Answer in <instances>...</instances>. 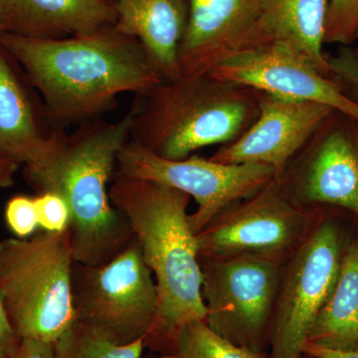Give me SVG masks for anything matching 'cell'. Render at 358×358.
<instances>
[{"label":"cell","mask_w":358,"mask_h":358,"mask_svg":"<svg viewBox=\"0 0 358 358\" xmlns=\"http://www.w3.org/2000/svg\"><path fill=\"white\" fill-rule=\"evenodd\" d=\"M0 45L39 92L51 129L98 120L121 94L143 95L164 82L140 42L115 26L58 39L4 32Z\"/></svg>","instance_id":"1"},{"label":"cell","mask_w":358,"mask_h":358,"mask_svg":"<svg viewBox=\"0 0 358 358\" xmlns=\"http://www.w3.org/2000/svg\"><path fill=\"white\" fill-rule=\"evenodd\" d=\"M154 275L159 308L145 348L164 355L179 331L206 319L196 235L188 220L190 196L154 180L117 174L110 187Z\"/></svg>","instance_id":"2"},{"label":"cell","mask_w":358,"mask_h":358,"mask_svg":"<svg viewBox=\"0 0 358 358\" xmlns=\"http://www.w3.org/2000/svg\"><path fill=\"white\" fill-rule=\"evenodd\" d=\"M131 113L115 122L80 124L72 134L59 129L50 159L26 169L40 193H57L70 209L68 231L75 262L102 265L134 239L131 226L110 199V179L117 154L131 140Z\"/></svg>","instance_id":"3"},{"label":"cell","mask_w":358,"mask_h":358,"mask_svg":"<svg viewBox=\"0 0 358 358\" xmlns=\"http://www.w3.org/2000/svg\"><path fill=\"white\" fill-rule=\"evenodd\" d=\"M260 91L211 75L181 76L136 96L131 140L167 159L233 143L259 115Z\"/></svg>","instance_id":"4"},{"label":"cell","mask_w":358,"mask_h":358,"mask_svg":"<svg viewBox=\"0 0 358 358\" xmlns=\"http://www.w3.org/2000/svg\"><path fill=\"white\" fill-rule=\"evenodd\" d=\"M68 228L0 241V296L18 338L55 343L74 324Z\"/></svg>","instance_id":"5"},{"label":"cell","mask_w":358,"mask_h":358,"mask_svg":"<svg viewBox=\"0 0 358 358\" xmlns=\"http://www.w3.org/2000/svg\"><path fill=\"white\" fill-rule=\"evenodd\" d=\"M207 326L226 341L266 352L282 264L252 255H199Z\"/></svg>","instance_id":"6"},{"label":"cell","mask_w":358,"mask_h":358,"mask_svg":"<svg viewBox=\"0 0 358 358\" xmlns=\"http://www.w3.org/2000/svg\"><path fill=\"white\" fill-rule=\"evenodd\" d=\"M72 293L77 322L95 327L120 345L145 339L154 326L159 294L136 238L109 262H75Z\"/></svg>","instance_id":"7"},{"label":"cell","mask_w":358,"mask_h":358,"mask_svg":"<svg viewBox=\"0 0 358 358\" xmlns=\"http://www.w3.org/2000/svg\"><path fill=\"white\" fill-rule=\"evenodd\" d=\"M345 240L320 209L310 234L282 266L270 338V358H303L313 322L334 288Z\"/></svg>","instance_id":"8"},{"label":"cell","mask_w":358,"mask_h":358,"mask_svg":"<svg viewBox=\"0 0 358 358\" xmlns=\"http://www.w3.org/2000/svg\"><path fill=\"white\" fill-rule=\"evenodd\" d=\"M320 209L294 203L274 178L196 234L199 255L258 256L284 265L310 234Z\"/></svg>","instance_id":"9"},{"label":"cell","mask_w":358,"mask_h":358,"mask_svg":"<svg viewBox=\"0 0 358 358\" xmlns=\"http://www.w3.org/2000/svg\"><path fill=\"white\" fill-rule=\"evenodd\" d=\"M117 164V174L157 181L192 197L197 208L188 220L195 235L226 207L277 178L275 169L265 164H224L193 155L164 159L131 140L120 150Z\"/></svg>","instance_id":"10"},{"label":"cell","mask_w":358,"mask_h":358,"mask_svg":"<svg viewBox=\"0 0 358 358\" xmlns=\"http://www.w3.org/2000/svg\"><path fill=\"white\" fill-rule=\"evenodd\" d=\"M277 179L296 205L358 218V122L334 110Z\"/></svg>","instance_id":"11"},{"label":"cell","mask_w":358,"mask_h":358,"mask_svg":"<svg viewBox=\"0 0 358 358\" xmlns=\"http://www.w3.org/2000/svg\"><path fill=\"white\" fill-rule=\"evenodd\" d=\"M208 74L265 93L324 103L358 122L357 103L346 98L331 79L287 42H271L238 52Z\"/></svg>","instance_id":"12"},{"label":"cell","mask_w":358,"mask_h":358,"mask_svg":"<svg viewBox=\"0 0 358 358\" xmlns=\"http://www.w3.org/2000/svg\"><path fill=\"white\" fill-rule=\"evenodd\" d=\"M333 110L324 103L260 92L256 121L210 159L224 164H265L278 178Z\"/></svg>","instance_id":"13"},{"label":"cell","mask_w":358,"mask_h":358,"mask_svg":"<svg viewBox=\"0 0 358 358\" xmlns=\"http://www.w3.org/2000/svg\"><path fill=\"white\" fill-rule=\"evenodd\" d=\"M188 20L179 50L182 76L208 74L248 47L260 0H186Z\"/></svg>","instance_id":"14"},{"label":"cell","mask_w":358,"mask_h":358,"mask_svg":"<svg viewBox=\"0 0 358 358\" xmlns=\"http://www.w3.org/2000/svg\"><path fill=\"white\" fill-rule=\"evenodd\" d=\"M115 27L133 37L164 82L182 76L179 50L187 26L186 0H115Z\"/></svg>","instance_id":"15"},{"label":"cell","mask_w":358,"mask_h":358,"mask_svg":"<svg viewBox=\"0 0 358 358\" xmlns=\"http://www.w3.org/2000/svg\"><path fill=\"white\" fill-rule=\"evenodd\" d=\"M9 57L0 45V157L39 169L55 152L59 129L42 126Z\"/></svg>","instance_id":"16"},{"label":"cell","mask_w":358,"mask_h":358,"mask_svg":"<svg viewBox=\"0 0 358 358\" xmlns=\"http://www.w3.org/2000/svg\"><path fill=\"white\" fill-rule=\"evenodd\" d=\"M117 22L110 0H10L7 32L58 39L93 34Z\"/></svg>","instance_id":"17"},{"label":"cell","mask_w":358,"mask_h":358,"mask_svg":"<svg viewBox=\"0 0 358 358\" xmlns=\"http://www.w3.org/2000/svg\"><path fill=\"white\" fill-rule=\"evenodd\" d=\"M327 6L329 0H260L258 20L245 50L271 42H287L329 79L324 52Z\"/></svg>","instance_id":"18"},{"label":"cell","mask_w":358,"mask_h":358,"mask_svg":"<svg viewBox=\"0 0 358 358\" xmlns=\"http://www.w3.org/2000/svg\"><path fill=\"white\" fill-rule=\"evenodd\" d=\"M307 343L341 352L358 350V239L345 245L338 280Z\"/></svg>","instance_id":"19"},{"label":"cell","mask_w":358,"mask_h":358,"mask_svg":"<svg viewBox=\"0 0 358 358\" xmlns=\"http://www.w3.org/2000/svg\"><path fill=\"white\" fill-rule=\"evenodd\" d=\"M53 348L54 358H141L145 346V339L120 345L95 327L76 320Z\"/></svg>","instance_id":"20"},{"label":"cell","mask_w":358,"mask_h":358,"mask_svg":"<svg viewBox=\"0 0 358 358\" xmlns=\"http://www.w3.org/2000/svg\"><path fill=\"white\" fill-rule=\"evenodd\" d=\"M160 358H270V355L234 345L214 333L204 320H195L179 331Z\"/></svg>","instance_id":"21"},{"label":"cell","mask_w":358,"mask_h":358,"mask_svg":"<svg viewBox=\"0 0 358 358\" xmlns=\"http://www.w3.org/2000/svg\"><path fill=\"white\" fill-rule=\"evenodd\" d=\"M358 29V0H329L324 44L352 46Z\"/></svg>","instance_id":"22"},{"label":"cell","mask_w":358,"mask_h":358,"mask_svg":"<svg viewBox=\"0 0 358 358\" xmlns=\"http://www.w3.org/2000/svg\"><path fill=\"white\" fill-rule=\"evenodd\" d=\"M329 79L339 91L358 106V59L352 46H339L338 50L327 56Z\"/></svg>","instance_id":"23"},{"label":"cell","mask_w":358,"mask_h":358,"mask_svg":"<svg viewBox=\"0 0 358 358\" xmlns=\"http://www.w3.org/2000/svg\"><path fill=\"white\" fill-rule=\"evenodd\" d=\"M6 218L7 225L16 236H29L39 226L35 199L25 195L13 197L6 205Z\"/></svg>","instance_id":"24"},{"label":"cell","mask_w":358,"mask_h":358,"mask_svg":"<svg viewBox=\"0 0 358 358\" xmlns=\"http://www.w3.org/2000/svg\"><path fill=\"white\" fill-rule=\"evenodd\" d=\"M39 226L47 232H61L68 227L70 209L67 202L57 193L43 192L35 197Z\"/></svg>","instance_id":"25"},{"label":"cell","mask_w":358,"mask_h":358,"mask_svg":"<svg viewBox=\"0 0 358 358\" xmlns=\"http://www.w3.org/2000/svg\"><path fill=\"white\" fill-rule=\"evenodd\" d=\"M21 339L14 331L3 301L0 296V358H10L20 345Z\"/></svg>","instance_id":"26"},{"label":"cell","mask_w":358,"mask_h":358,"mask_svg":"<svg viewBox=\"0 0 358 358\" xmlns=\"http://www.w3.org/2000/svg\"><path fill=\"white\" fill-rule=\"evenodd\" d=\"M10 358H54L53 343L38 339L22 338Z\"/></svg>","instance_id":"27"},{"label":"cell","mask_w":358,"mask_h":358,"mask_svg":"<svg viewBox=\"0 0 358 358\" xmlns=\"http://www.w3.org/2000/svg\"><path fill=\"white\" fill-rule=\"evenodd\" d=\"M303 353L317 358H358V350L357 352H341V350H329V348H322V346L310 343H306Z\"/></svg>","instance_id":"28"},{"label":"cell","mask_w":358,"mask_h":358,"mask_svg":"<svg viewBox=\"0 0 358 358\" xmlns=\"http://www.w3.org/2000/svg\"><path fill=\"white\" fill-rule=\"evenodd\" d=\"M17 166V162L0 157V188L13 185V176Z\"/></svg>","instance_id":"29"},{"label":"cell","mask_w":358,"mask_h":358,"mask_svg":"<svg viewBox=\"0 0 358 358\" xmlns=\"http://www.w3.org/2000/svg\"><path fill=\"white\" fill-rule=\"evenodd\" d=\"M10 20V0H0V33L7 32Z\"/></svg>","instance_id":"30"},{"label":"cell","mask_w":358,"mask_h":358,"mask_svg":"<svg viewBox=\"0 0 358 358\" xmlns=\"http://www.w3.org/2000/svg\"><path fill=\"white\" fill-rule=\"evenodd\" d=\"M355 47H352V50L355 52V55L357 56V58L358 59V29L357 31V35H355Z\"/></svg>","instance_id":"31"},{"label":"cell","mask_w":358,"mask_h":358,"mask_svg":"<svg viewBox=\"0 0 358 358\" xmlns=\"http://www.w3.org/2000/svg\"><path fill=\"white\" fill-rule=\"evenodd\" d=\"M303 358H317V357H313V355H306V353H305V355H303Z\"/></svg>","instance_id":"32"}]
</instances>
